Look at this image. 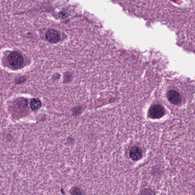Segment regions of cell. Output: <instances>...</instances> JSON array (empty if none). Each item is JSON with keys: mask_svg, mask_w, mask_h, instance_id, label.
<instances>
[{"mask_svg": "<svg viewBox=\"0 0 195 195\" xmlns=\"http://www.w3.org/2000/svg\"><path fill=\"white\" fill-rule=\"evenodd\" d=\"M42 106V103L39 99H31L30 102V107L32 110L36 111L40 109Z\"/></svg>", "mask_w": 195, "mask_h": 195, "instance_id": "obj_6", "label": "cell"}, {"mask_svg": "<svg viewBox=\"0 0 195 195\" xmlns=\"http://www.w3.org/2000/svg\"><path fill=\"white\" fill-rule=\"evenodd\" d=\"M45 38L48 42L56 44L59 42L62 37L59 31L54 28H50L46 31Z\"/></svg>", "mask_w": 195, "mask_h": 195, "instance_id": "obj_2", "label": "cell"}, {"mask_svg": "<svg viewBox=\"0 0 195 195\" xmlns=\"http://www.w3.org/2000/svg\"><path fill=\"white\" fill-rule=\"evenodd\" d=\"M165 110L163 107L159 105H155L151 107L149 112L150 118L153 119L160 118L164 115Z\"/></svg>", "mask_w": 195, "mask_h": 195, "instance_id": "obj_3", "label": "cell"}, {"mask_svg": "<svg viewBox=\"0 0 195 195\" xmlns=\"http://www.w3.org/2000/svg\"><path fill=\"white\" fill-rule=\"evenodd\" d=\"M141 195H154L152 190L150 189H145L143 190Z\"/></svg>", "mask_w": 195, "mask_h": 195, "instance_id": "obj_8", "label": "cell"}, {"mask_svg": "<svg viewBox=\"0 0 195 195\" xmlns=\"http://www.w3.org/2000/svg\"><path fill=\"white\" fill-rule=\"evenodd\" d=\"M129 157L132 160L138 161L142 157L143 153L140 149L136 146L132 147L129 150Z\"/></svg>", "mask_w": 195, "mask_h": 195, "instance_id": "obj_5", "label": "cell"}, {"mask_svg": "<svg viewBox=\"0 0 195 195\" xmlns=\"http://www.w3.org/2000/svg\"><path fill=\"white\" fill-rule=\"evenodd\" d=\"M167 97L170 102L174 105H178L181 102V95L175 90L169 91L167 94Z\"/></svg>", "mask_w": 195, "mask_h": 195, "instance_id": "obj_4", "label": "cell"}, {"mask_svg": "<svg viewBox=\"0 0 195 195\" xmlns=\"http://www.w3.org/2000/svg\"><path fill=\"white\" fill-rule=\"evenodd\" d=\"M7 59L10 66L13 69H20L24 64V58L19 52H11L7 56Z\"/></svg>", "mask_w": 195, "mask_h": 195, "instance_id": "obj_1", "label": "cell"}, {"mask_svg": "<svg viewBox=\"0 0 195 195\" xmlns=\"http://www.w3.org/2000/svg\"><path fill=\"white\" fill-rule=\"evenodd\" d=\"M71 195H84L82 190L77 187H74L71 190Z\"/></svg>", "mask_w": 195, "mask_h": 195, "instance_id": "obj_7", "label": "cell"}]
</instances>
